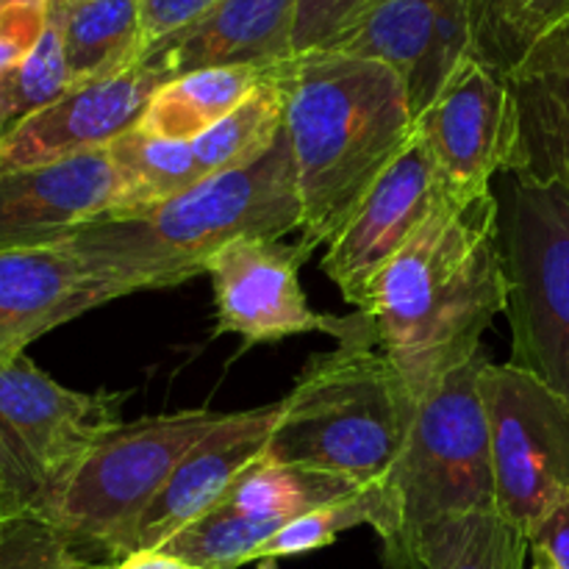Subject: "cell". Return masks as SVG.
<instances>
[{"mask_svg": "<svg viewBox=\"0 0 569 569\" xmlns=\"http://www.w3.org/2000/svg\"><path fill=\"white\" fill-rule=\"evenodd\" d=\"M503 248L495 189L472 200L445 194L433 214L389 261L365 311L378 348L420 400L481 353L483 333L506 315Z\"/></svg>", "mask_w": 569, "mask_h": 569, "instance_id": "1", "label": "cell"}, {"mask_svg": "<svg viewBox=\"0 0 569 569\" xmlns=\"http://www.w3.org/2000/svg\"><path fill=\"white\" fill-rule=\"evenodd\" d=\"M298 181L300 239L328 244L417 131L409 89L387 64L337 50L272 67Z\"/></svg>", "mask_w": 569, "mask_h": 569, "instance_id": "2", "label": "cell"}, {"mask_svg": "<svg viewBox=\"0 0 569 569\" xmlns=\"http://www.w3.org/2000/svg\"><path fill=\"white\" fill-rule=\"evenodd\" d=\"M300 198L287 133L244 167L203 178L187 192L139 209L109 211L70 242L117 298L172 289L206 276L214 253L242 237L300 231Z\"/></svg>", "mask_w": 569, "mask_h": 569, "instance_id": "3", "label": "cell"}, {"mask_svg": "<svg viewBox=\"0 0 569 569\" xmlns=\"http://www.w3.org/2000/svg\"><path fill=\"white\" fill-rule=\"evenodd\" d=\"M337 345L315 356L281 400L267 456L381 487L409 437L417 400L376 342L365 311L339 317Z\"/></svg>", "mask_w": 569, "mask_h": 569, "instance_id": "4", "label": "cell"}, {"mask_svg": "<svg viewBox=\"0 0 569 569\" xmlns=\"http://www.w3.org/2000/svg\"><path fill=\"white\" fill-rule=\"evenodd\" d=\"M487 361L481 350L417 400L403 450L376 487L370 528L381 539L383 569H422L420 542L428 528L450 517L498 511L481 395Z\"/></svg>", "mask_w": 569, "mask_h": 569, "instance_id": "5", "label": "cell"}, {"mask_svg": "<svg viewBox=\"0 0 569 569\" xmlns=\"http://www.w3.org/2000/svg\"><path fill=\"white\" fill-rule=\"evenodd\" d=\"M222 420V411L187 409L122 422L83 456L39 522L83 559L117 565L133 553L139 520L183 456Z\"/></svg>", "mask_w": 569, "mask_h": 569, "instance_id": "6", "label": "cell"}, {"mask_svg": "<svg viewBox=\"0 0 569 569\" xmlns=\"http://www.w3.org/2000/svg\"><path fill=\"white\" fill-rule=\"evenodd\" d=\"M495 194L509 281V365L569 403V192L500 172Z\"/></svg>", "mask_w": 569, "mask_h": 569, "instance_id": "7", "label": "cell"}, {"mask_svg": "<svg viewBox=\"0 0 569 569\" xmlns=\"http://www.w3.org/2000/svg\"><path fill=\"white\" fill-rule=\"evenodd\" d=\"M122 392H76L26 353L0 367V476L22 517L39 520L83 456L122 426Z\"/></svg>", "mask_w": 569, "mask_h": 569, "instance_id": "8", "label": "cell"}, {"mask_svg": "<svg viewBox=\"0 0 569 569\" xmlns=\"http://www.w3.org/2000/svg\"><path fill=\"white\" fill-rule=\"evenodd\" d=\"M483 409L492 437L495 506L526 537L569 498V403L528 372L487 361Z\"/></svg>", "mask_w": 569, "mask_h": 569, "instance_id": "9", "label": "cell"}, {"mask_svg": "<svg viewBox=\"0 0 569 569\" xmlns=\"http://www.w3.org/2000/svg\"><path fill=\"white\" fill-rule=\"evenodd\" d=\"M309 256L303 242L267 237L233 239L211 256L206 276L214 289L217 333H233L244 350L315 331L337 337L339 317L311 311L300 287Z\"/></svg>", "mask_w": 569, "mask_h": 569, "instance_id": "10", "label": "cell"}, {"mask_svg": "<svg viewBox=\"0 0 569 569\" xmlns=\"http://www.w3.org/2000/svg\"><path fill=\"white\" fill-rule=\"evenodd\" d=\"M417 133L456 200L489 192L495 178L509 170L515 144L506 78L476 56H465L417 117Z\"/></svg>", "mask_w": 569, "mask_h": 569, "instance_id": "11", "label": "cell"}, {"mask_svg": "<svg viewBox=\"0 0 569 569\" xmlns=\"http://www.w3.org/2000/svg\"><path fill=\"white\" fill-rule=\"evenodd\" d=\"M445 194L448 187L415 131L403 153L378 178L322 256V272L353 309H365L376 278L420 231Z\"/></svg>", "mask_w": 569, "mask_h": 569, "instance_id": "12", "label": "cell"}, {"mask_svg": "<svg viewBox=\"0 0 569 569\" xmlns=\"http://www.w3.org/2000/svg\"><path fill=\"white\" fill-rule=\"evenodd\" d=\"M172 76L159 56H144L114 76L78 81L0 139V170L39 167L109 148L131 131L156 89Z\"/></svg>", "mask_w": 569, "mask_h": 569, "instance_id": "13", "label": "cell"}, {"mask_svg": "<svg viewBox=\"0 0 569 569\" xmlns=\"http://www.w3.org/2000/svg\"><path fill=\"white\" fill-rule=\"evenodd\" d=\"M117 209H122V183L106 148L0 170V250L61 242Z\"/></svg>", "mask_w": 569, "mask_h": 569, "instance_id": "14", "label": "cell"}, {"mask_svg": "<svg viewBox=\"0 0 569 569\" xmlns=\"http://www.w3.org/2000/svg\"><path fill=\"white\" fill-rule=\"evenodd\" d=\"M278 415L281 400L261 409L226 415L209 437L200 439L139 520L133 553L159 550L183 528L220 509L233 483L267 456Z\"/></svg>", "mask_w": 569, "mask_h": 569, "instance_id": "15", "label": "cell"}, {"mask_svg": "<svg viewBox=\"0 0 569 569\" xmlns=\"http://www.w3.org/2000/svg\"><path fill=\"white\" fill-rule=\"evenodd\" d=\"M117 300L70 239L0 250V367L53 328Z\"/></svg>", "mask_w": 569, "mask_h": 569, "instance_id": "16", "label": "cell"}, {"mask_svg": "<svg viewBox=\"0 0 569 569\" xmlns=\"http://www.w3.org/2000/svg\"><path fill=\"white\" fill-rule=\"evenodd\" d=\"M503 78L515 109L506 172L569 192V20L539 39Z\"/></svg>", "mask_w": 569, "mask_h": 569, "instance_id": "17", "label": "cell"}, {"mask_svg": "<svg viewBox=\"0 0 569 569\" xmlns=\"http://www.w3.org/2000/svg\"><path fill=\"white\" fill-rule=\"evenodd\" d=\"M295 6L298 0H222L203 20L144 56H159L172 76L203 67L281 64L295 56Z\"/></svg>", "mask_w": 569, "mask_h": 569, "instance_id": "18", "label": "cell"}, {"mask_svg": "<svg viewBox=\"0 0 569 569\" xmlns=\"http://www.w3.org/2000/svg\"><path fill=\"white\" fill-rule=\"evenodd\" d=\"M272 67H203L170 78L148 100L137 128L153 137L192 142L261 87Z\"/></svg>", "mask_w": 569, "mask_h": 569, "instance_id": "19", "label": "cell"}, {"mask_svg": "<svg viewBox=\"0 0 569 569\" xmlns=\"http://www.w3.org/2000/svg\"><path fill=\"white\" fill-rule=\"evenodd\" d=\"M72 78L114 76L144 56L139 0H53Z\"/></svg>", "mask_w": 569, "mask_h": 569, "instance_id": "20", "label": "cell"}, {"mask_svg": "<svg viewBox=\"0 0 569 569\" xmlns=\"http://www.w3.org/2000/svg\"><path fill=\"white\" fill-rule=\"evenodd\" d=\"M442 0H383L331 50L387 64L403 78L409 100L420 89L437 42Z\"/></svg>", "mask_w": 569, "mask_h": 569, "instance_id": "21", "label": "cell"}, {"mask_svg": "<svg viewBox=\"0 0 569 569\" xmlns=\"http://www.w3.org/2000/svg\"><path fill=\"white\" fill-rule=\"evenodd\" d=\"M356 492H361V487L345 481V478L322 476V472L283 465V461L264 456L233 483L220 509L259 517V520L289 522L306 511L337 503Z\"/></svg>", "mask_w": 569, "mask_h": 569, "instance_id": "22", "label": "cell"}, {"mask_svg": "<svg viewBox=\"0 0 569 569\" xmlns=\"http://www.w3.org/2000/svg\"><path fill=\"white\" fill-rule=\"evenodd\" d=\"M531 542L500 511L450 517L420 542L422 569H526Z\"/></svg>", "mask_w": 569, "mask_h": 569, "instance_id": "23", "label": "cell"}, {"mask_svg": "<svg viewBox=\"0 0 569 569\" xmlns=\"http://www.w3.org/2000/svg\"><path fill=\"white\" fill-rule=\"evenodd\" d=\"M106 150L122 183V209L161 203L203 181L192 142L153 137L133 126Z\"/></svg>", "mask_w": 569, "mask_h": 569, "instance_id": "24", "label": "cell"}, {"mask_svg": "<svg viewBox=\"0 0 569 569\" xmlns=\"http://www.w3.org/2000/svg\"><path fill=\"white\" fill-rule=\"evenodd\" d=\"M283 131V98L276 78L267 76L242 103L228 111L217 126L192 139V153L198 159L200 176L244 167L264 156Z\"/></svg>", "mask_w": 569, "mask_h": 569, "instance_id": "25", "label": "cell"}, {"mask_svg": "<svg viewBox=\"0 0 569 569\" xmlns=\"http://www.w3.org/2000/svg\"><path fill=\"white\" fill-rule=\"evenodd\" d=\"M569 20V0H472L470 56L500 76Z\"/></svg>", "mask_w": 569, "mask_h": 569, "instance_id": "26", "label": "cell"}, {"mask_svg": "<svg viewBox=\"0 0 569 569\" xmlns=\"http://www.w3.org/2000/svg\"><path fill=\"white\" fill-rule=\"evenodd\" d=\"M287 522L281 520H259V517L214 509L176 533L159 550L203 569H239L259 559V550Z\"/></svg>", "mask_w": 569, "mask_h": 569, "instance_id": "27", "label": "cell"}, {"mask_svg": "<svg viewBox=\"0 0 569 569\" xmlns=\"http://www.w3.org/2000/svg\"><path fill=\"white\" fill-rule=\"evenodd\" d=\"M76 83L67 64L59 17L50 6V22L37 48L6 76H0V120L11 128L33 111L59 100Z\"/></svg>", "mask_w": 569, "mask_h": 569, "instance_id": "28", "label": "cell"}, {"mask_svg": "<svg viewBox=\"0 0 569 569\" xmlns=\"http://www.w3.org/2000/svg\"><path fill=\"white\" fill-rule=\"evenodd\" d=\"M372 511H376V487L361 489V492L337 500V503L306 511V515L289 520L259 550V559H289V556H303L311 553V550L328 548V545L337 542V537L342 531L370 526Z\"/></svg>", "mask_w": 569, "mask_h": 569, "instance_id": "29", "label": "cell"}, {"mask_svg": "<svg viewBox=\"0 0 569 569\" xmlns=\"http://www.w3.org/2000/svg\"><path fill=\"white\" fill-rule=\"evenodd\" d=\"M83 559L44 522L22 517L0 542V569H103Z\"/></svg>", "mask_w": 569, "mask_h": 569, "instance_id": "30", "label": "cell"}, {"mask_svg": "<svg viewBox=\"0 0 569 569\" xmlns=\"http://www.w3.org/2000/svg\"><path fill=\"white\" fill-rule=\"evenodd\" d=\"M378 3L383 0H298L292 53L331 50Z\"/></svg>", "mask_w": 569, "mask_h": 569, "instance_id": "31", "label": "cell"}, {"mask_svg": "<svg viewBox=\"0 0 569 569\" xmlns=\"http://www.w3.org/2000/svg\"><path fill=\"white\" fill-rule=\"evenodd\" d=\"M53 0H0V76L39 44Z\"/></svg>", "mask_w": 569, "mask_h": 569, "instance_id": "32", "label": "cell"}, {"mask_svg": "<svg viewBox=\"0 0 569 569\" xmlns=\"http://www.w3.org/2000/svg\"><path fill=\"white\" fill-rule=\"evenodd\" d=\"M222 0H139V20H142L144 53L153 44L187 31L198 20H203Z\"/></svg>", "mask_w": 569, "mask_h": 569, "instance_id": "33", "label": "cell"}, {"mask_svg": "<svg viewBox=\"0 0 569 569\" xmlns=\"http://www.w3.org/2000/svg\"><path fill=\"white\" fill-rule=\"evenodd\" d=\"M531 553L545 556L559 569H569V498L561 500L528 537Z\"/></svg>", "mask_w": 569, "mask_h": 569, "instance_id": "34", "label": "cell"}, {"mask_svg": "<svg viewBox=\"0 0 569 569\" xmlns=\"http://www.w3.org/2000/svg\"><path fill=\"white\" fill-rule=\"evenodd\" d=\"M114 569H203V567L189 565V561L164 553V550H137V553L117 561Z\"/></svg>", "mask_w": 569, "mask_h": 569, "instance_id": "35", "label": "cell"}, {"mask_svg": "<svg viewBox=\"0 0 569 569\" xmlns=\"http://www.w3.org/2000/svg\"><path fill=\"white\" fill-rule=\"evenodd\" d=\"M17 520H22V515L14 506V500H11L9 489H6L3 476H0V542H3L6 533L11 531V526H14Z\"/></svg>", "mask_w": 569, "mask_h": 569, "instance_id": "36", "label": "cell"}, {"mask_svg": "<svg viewBox=\"0 0 569 569\" xmlns=\"http://www.w3.org/2000/svg\"><path fill=\"white\" fill-rule=\"evenodd\" d=\"M531 561H533L531 569H559L553 561H548L545 556H537V553H531Z\"/></svg>", "mask_w": 569, "mask_h": 569, "instance_id": "37", "label": "cell"}, {"mask_svg": "<svg viewBox=\"0 0 569 569\" xmlns=\"http://www.w3.org/2000/svg\"><path fill=\"white\" fill-rule=\"evenodd\" d=\"M256 569H278V559H259Z\"/></svg>", "mask_w": 569, "mask_h": 569, "instance_id": "38", "label": "cell"}, {"mask_svg": "<svg viewBox=\"0 0 569 569\" xmlns=\"http://www.w3.org/2000/svg\"><path fill=\"white\" fill-rule=\"evenodd\" d=\"M6 133H9V126H6V122H3V120H0V139H3V137H6Z\"/></svg>", "mask_w": 569, "mask_h": 569, "instance_id": "39", "label": "cell"}, {"mask_svg": "<svg viewBox=\"0 0 569 569\" xmlns=\"http://www.w3.org/2000/svg\"><path fill=\"white\" fill-rule=\"evenodd\" d=\"M103 569H114V565H106V567H103Z\"/></svg>", "mask_w": 569, "mask_h": 569, "instance_id": "40", "label": "cell"}]
</instances>
